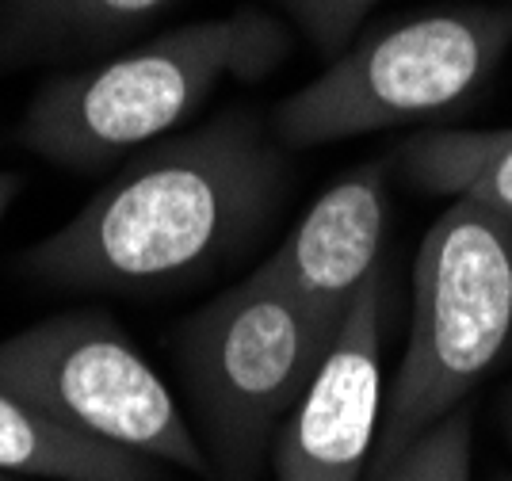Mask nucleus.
Instances as JSON below:
<instances>
[{
    "instance_id": "f257e3e1",
    "label": "nucleus",
    "mask_w": 512,
    "mask_h": 481,
    "mask_svg": "<svg viewBox=\"0 0 512 481\" xmlns=\"http://www.w3.org/2000/svg\"><path fill=\"white\" fill-rule=\"evenodd\" d=\"M283 146L249 115H218L138 149L65 226L23 252L35 283L142 291L249 245L283 199Z\"/></svg>"
},
{
    "instance_id": "f03ea898",
    "label": "nucleus",
    "mask_w": 512,
    "mask_h": 481,
    "mask_svg": "<svg viewBox=\"0 0 512 481\" xmlns=\"http://www.w3.org/2000/svg\"><path fill=\"white\" fill-rule=\"evenodd\" d=\"M287 50L283 23L264 12L176 27L39 88L20 123V146L50 165L96 172L188 123L218 81L272 73Z\"/></svg>"
},
{
    "instance_id": "7ed1b4c3",
    "label": "nucleus",
    "mask_w": 512,
    "mask_h": 481,
    "mask_svg": "<svg viewBox=\"0 0 512 481\" xmlns=\"http://www.w3.org/2000/svg\"><path fill=\"white\" fill-rule=\"evenodd\" d=\"M512 344V226L467 199L428 226L413 264V321L383 405L367 481L425 428L467 405Z\"/></svg>"
},
{
    "instance_id": "20e7f679",
    "label": "nucleus",
    "mask_w": 512,
    "mask_h": 481,
    "mask_svg": "<svg viewBox=\"0 0 512 481\" xmlns=\"http://www.w3.org/2000/svg\"><path fill=\"white\" fill-rule=\"evenodd\" d=\"M337 329L260 268L184 321L176 348L211 478L256 481Z\"/></svg>"
},
{
    "instance_id": "39448f33",
    "label": "nucleus",
    "mask_w": 512,
    "mask_h": 481,
    "mask_svg": "<svg viewBox=\"0 0 512 481\" xmlns=\"http://www.w3.org/2000/svg\"><path fill=\"white\" fill-rule=\"evenodd\" d=\"M512 46V8L451 4L398 20L341 50L272 115L283 149H310L470 104Z\"/></svg>"
},
{
    "instance_id": "423d86ee",
    "label": "nucleus",
    "mask_w": 512,
    "mask_h": 481,
    "mask_svg": "<svg viewBox=\"0 0 512 481\" xmlns=\"http://www.w3.org/2000/svg\"><path fill=\"white\" fill-rule=\"evenodd\" d=\"M0 390L115 447L211 478L165 378L104 310H73L0 340Z\"/></svg>"
},
{
    "instance_id": "0eeeda50",
    "label": "nucleus",
    "mask_w": 512,
    "mask_h": 481,
    "mask_svg": "<svg viewBox=\"0 0 512 481\" xmlns=\"http://www.w3.org/2000/svg\"><path fill=\"white\" fill-rule=\"evenodd\" d=\"M383 424V287H363L318 375L279 424L276 481H363Z\"/></svg>"
},
{
    "instance_id": "6e6552de",
    "label": "nucleus",
    "mask_w": 512,
    "mask_h": 481,
    "mask_svg": "<svg viewBox=\"0 0 512 481\" xmlns=\"http://www.w3.org/2000/svg\"><path fill=\"white\" fill-rule=\"evenodd\" d=\"M390 218L386 161H367L341 176L299 218L260 272L306 302L314 314L344 321L352 298L375 279Z\"/></svg>"
},
{
    "instance_id": "1a4fd4ad",
    "label": "nucleus",
    "mask_w": 512,
    "mask_h": 481,
    "mask_svg": "<svg viewBox=\"0 0 512 481\" xmlns=\"http://www.w3.org/2000/svg\"><path fill=\"white\" fill-rule=\"evenodd\" d=\"M0 474L50 481H161L153 459L115 447L0 390Z\"/></svg>"
},
{
    "instance_id": "9d476101",
    "label": "nucleus",
    "mask_w": 512,
    "mask_h": 481,
    "mask_svg": "<svg viewBox=\"0 0 512 481\" xmlns=\"http://www.w3.org/2000/svg\"><path fill=\"white\" fill-rule=\"evenodd\" d=\"M394 165L413 188L467 199L512 226V126L421 130L398 146Z\"/></svg>"
},
{
    "instance_id": "9b49d317",
    "label": "nucleus",
    "mask_w": 512,
    "mask_h": 481,
    "mask_svg": "<svg viewBox=\"0 0 512 481\" xmlns=\"http://www.w3.org/2000/svg\"><path fill=\"white\" fill-rule=\"evenodd\" d=\"M172 0H0V58L85 54L127 39Z\"/></svg>"
},
{
    "instance_id": "f8f14e48",
    "label": "nucleus",
    "mask_w": 512,
    "mask_h": 481,
    "mask_svg": "<svg viewBox=\"0 0 512 481\" xmlns=\"http://www.w3.org/2000/svg\"><path fill=\"white\" fill-rule=\"evenodd\" d=\"M470 432H474L470 405H459L432 428H425L371 481H470V455H474Z\"/></svg>"
},
{
    "instance_id": "ddd939ff",
    "label": "nucleus",
    "mask_w": 512,
    "mask_h": 481,
    "mask_svg": "<svg viewBox=\"0 0 512 481\" xmlns=\"http://www.w3.org/2000/svg\"><path fill=\"white\" fill-rule=\"evenodd\" d=\"M375 4L379 0H287V8L306 27V35L333 58L348 46V39L356 35V27L367 20Z\"/></svg>"
},
{
    "instance_id": "4468645a",
    "label": "nucleus",
    "mask_w": 512,
    "mask_h": 481,
    "mask_svg": "<svg viewBox=\"0 0 512 481\" xmlns=\"http://www.w3.org/2000/svg\"><path fill=\"white\" fill-rule=\"evenodd\" d=\"M20 188H23V176H16V172H0V222H4V214L12 210V203L20 199Z\"/></svg>"
},
{
    "instance_id": "2eb2a0df",
    "label": "nucleus",
    "mask_w": 512,
    "mask_h": 481,
    "mask_svg": "<svg viewBox=\"0 0 512 481\" xmlns=\"http://www.w3.org/2000/svg\"><path fill=\"white\" fill-rule=\"evenodd\" d=\"M497 417H501V428H505V436H509L512 443V390L501 398V409H497Z\"/></svg>"
},
{
    "instance_id": "dca6fc26",
    "label": "nucleus",
    "mask_w": 512,
    "mask_h": 481,
    "mask_svg": "<svg viewBox=\"0 0 512 481\" xmlns=\"http://www.w3.org/2000/svg\"><path fill=\"white\" fill-rule=\"evenodd\" d=\"M0 481H16V478H12V474H0Z\"/></svg>"
},
{
    "instance_id": "f3484780",
    "label": "nucleus",
    "mask_w": 512,
    "mask_h": 481,
    "mask_svg": "<svg viewBox=\"0 0 512 481\" xmlns=\"http://www.w3.org/2000/svg\"><path fill=\"white\" fill-rule=\"evenodd\" d=\"M501 481H512V478H501Z\"/></svg>"
}]
</instances>
